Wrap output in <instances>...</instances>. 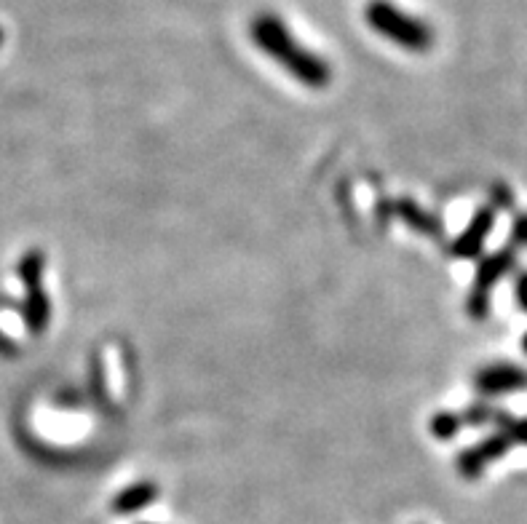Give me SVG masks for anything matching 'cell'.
Instances as JSON below:
<instances>
[{
  "label": "cell",
  "mask_w": 527,
  "mask_h": 524,
  "mask_svg": "<svg viewBox=\"0 0 527 524\" xmlns=\"http://www.w3.org/2000/svg\"><path fill=\"white\" fill-rule=\"evenodd\" d=\"M252 41L260 46V51H265L268 57L276 59L284 70H287L295 81H300L303 86L311 89H324L332 81L330 65L324 62L319 54L308 51L300 41H295L289 35L287 25L273 14H260L249 27Z\"/></svg>",
  "instance_id": "cell-1"
},
{
  "label": "cell",
  "mask_w": 527,
  "mask_h": 524,
  "mask_svg": "<svg viewBox=\"0 0 527 524\" xmlns=\"http://www.w3.org/2000/svg\"><path fill=\"white\" fill-rule=\"evenodd\" d=\"M367 25L378 35L388 38L396 46H402L407 51L423 54L434 46V30L426 22L404 14L402 9H396L394 3L388 0H370L367 11H364Z\"/></svg>",
  "instance_id": "cell-2"
},
{
  "label": "cell",
  "mask_w": 527,
  "mask_h": 524,
  "mask_svg": "<svg viewBox=\"0 0 527 524\" xmlns=\"http://www.w3.org/2000/svg\"><path fill=\"white\" fill-rule=\"evenodd\" d=\"M19 276L27 284V303L25 319L33 332H43L51 319L49 297L43 292V254L30 252L25 260L19 262Z\"/></svg>",
  "instance_id": "cell-3"
},
{
  "label": "cell",
  "mask_w": 527,
  "mask_h": 524,
  "mask_svg": "<svg viewBox=\"0 0 527 524\" xmlns=\"http://www.w3.org/2000/svg\"><path fill=\"white\" fill-rule=\"evenodd\" d=\"M490 228H493V212L485 209V212H479L469 228L458 236V241L453 244V252L458 254V257H474V254L482 249V241H485V236L490 233Z\"/></svg>",
  "instance_id": "cell-4"
},
{
  "label": "cell",
  "mask_w": 527,
  "mask_h": 524,
  "mask_svg": "<svg viewBox=\"0 0 527 524\" xmlns=\"http://www.w3.org/2000/svg\"><path fill=\"white\" fill-rule=\"evenodd\" d=\"M156 498H158L156 484L137 482L132 484V487H126L124 492H118L113 508H116L118 514H134V511H140V508H148Z\"/></svg>",
  "instance_id": "cell-5"
},
{
  "label": "cell",
  "mask_w": 527,
  "mask_h": 524,
  "mask_svg": "<svg viewBox=\"0 0 527 524\" xmlns=\"http://www.w3.org/2000/svg\"><path fill=\"white\" fill-rule=\"evenodd\" d=\"M525 383H527V377L514 367H495L479 375V388L487 393L511 391V388H519V385H525Z\"/></svg>",
  "instance_id": "cell-6"
},
{
  "label": "cell",
  "mask_w": 527,
  "mask_h": 524,
  "mask_svg": "<svg viewBox=\"0 0 527 524\" xmlns=\"http://www.w3.org/2000/svg\"><path fill=\"white\" fill-rule=\"evenodd\" d=\"M506 450V439H490V442L485 444H479V447H474L471 452H466L461 458V468H463V474H479L482 471V466L485 463H490V460H495L501 452Z\"/></svg>",
  "instance_id": "cell-7"
},
{
  "label": "cell",
  "mask_w": 527,
  "mask_h": 524,
  "mask_svg": "<svg viewBox=\"0 0 527 524\" xmlns=\"http://www.w3.org/2000/svg\"><path fill=\"white\" fill-rule=\"evenodd\" d=\"M399 214H402V220L407 222L412 230H418V233H429V236H434L439 230L437 220H434L429 212H423L418 204H412L410 198H404L402 204H399Z\"/></svg>",
  "instance_id": "cell-8"
},
{
  "label": "cell",
  "mask_w": 527,
  "mask_h": 524,
  "mask_svg": "<svg viewBox=\"0 0 527 524\" xmlns=\"http://www.w3.org/2000/svg\"><path fill=\"white\" fill-rule=\"evenodd\" d=\"M431 431L437 434V439H453V434L458 431V418H455V415H447V412H442V415H437V418H434V423H431Z\"/></svg>",
  "instance_id": "cell-9"
},
{
  "label": "cell",
  "mask_w": 527,
  "mask_h": 524,
  "mask_svg": "<svg viewBox=\"0 0 527 524\" xmlns=\"http://www.w3.org/2000/svg\"><path fill=\"white\" fill-rule=\"evenodd\" d=\"M519 300H522V305L527 308V276L519 281Z\"/></svg>",
  "instance_id": "cell-10"
},
{
  "label": "cell",
  "mask_w": 527,
  "mask_h": 524,
  "mask_svg": "<svg viewBox=\"0 0 527 524\" xmlns=\"http://www.w3.org/2000/svg\"><path fill=\"white\" fill-rule=\"evenodd\" d=\"M0 43H3V30H0Z\"/></svg>",
  "instance_id": "cell-11"
}]
</instances>
